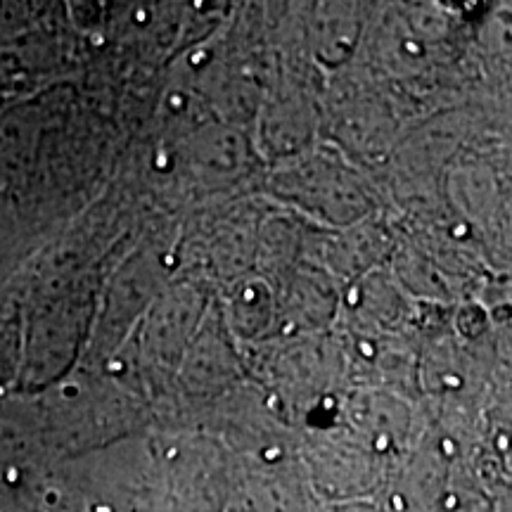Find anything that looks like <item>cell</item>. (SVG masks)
<instances>
[{"label":"cell","instance_id":"cell-1","mask_svg":"<svg viewBox=\"0 0 512 512\" xmlns=\"http://www.w3.org/2000/svg\"><path fill=\"white\" fill-rule=\"evenodd\" d=\"M444 451H446V453H453V444H451V441H444Z\"/></svg>","mask_w":512,"mask_h":512}]
</instances>
